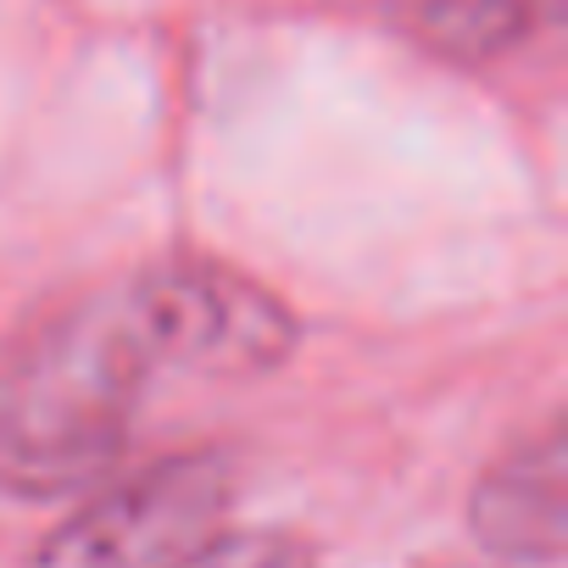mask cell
<instances>
[{"mask_svg": "<svg viewBox=\"0 0 568 568\" xmlns=\"http://www.w3.org/2000/svg\"><path fill=\"white\" fill-rule=\"evenodd\" d=\"M151 379L118 302H90L45 324L0 368V490L68 496L95 485L134 424Z\"/></svg>", "mask_w": 568, "mask_h": 568, "instance_id": "obj_1", "label": "cell"}, {"mask_svg": "<svg viewBox=\"0 0 568 568\" xmlns=\"http://www.w3.org/2000/svg\"><path fill=\"white\" fill-rule=\"evenodd\" d=\"M151 374L251 379L291 357L296 318L256 278L223 262H162L118 296Z\"/></svg>", "mask_w": 568, "mask_h": 568, "instance_id": "obj_2", "label": "cell"}, {"mask_svg": "<svg viewBox=\"0 0 568 568\" xmlns=\"http://www.w3.org/2000/svg\"><path fill=\"white\" fill-rule=\"evenodd\" d=\"M229 468L206 452L151 463L84 501L29 568H190L223 529Z\"/></svg>", "mask_w": 568, "mask_h": 568, "instance_id": "obj_3", "label": "cell"}, {"mask_svg": "<svg viewBox=\"0 0 568 568\" xmlns=\"http://www.w3.org/2000/svg\"><path fill=\"white\" fill-rule=\"evenodd\" d=\"M562 490H568L562 440L557 435H535L474 485V507H468L474 535L496 557L551 568L562 557V529H568Z\"/></svg>", "mask_w": 568, "mask_h": 568, "instance_id": "obj_4", "label": "cell"}, {"mask_svg": "<svg viewBox=\"0 0 568 568\" xmlns=\"http://www.w3.org/2000/svg\"><path fill=\"white\" fill-rule=\"evenodd\" d=\"M529 29V0H424L418 34L463 62H485L507 51Z\"/></svg>", "mask_w": 568, "mask_h": 568, "instance_id": "obj_5", "label": "cell"}, {"mask_svg": "<svg viewBox=\"0 0 568 568\" xmlns=\"http://www.w3.org/2000/svg\"><path fill=\"white\" fill-rule=\"evenodd\" d=\"M190 568H313L296 535H217Z\"/></svg>", "mask_w": 568, "mask_h": 568, "instance_id": "obj_6", "label": "cell"}]
</instances>
